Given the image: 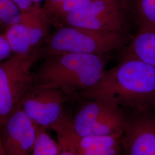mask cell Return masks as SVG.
<instances>
[{
	"label": "cell",
	"instance_id": "cell-1",
	"mask_svg": "<svg viewBox=\"0 0 155 155\" xmlns=\"http://www.w3.org/2000/svg\"><path fill=\"white\" fill-rule=\"evenodd\" d=\"M80 94L84 99H102L120 107L147 110L155 102V67L136 58H125L105 70L93 87Z\"/></svg>",
	"mask_w": 155,
	"mask_h": 155
},
{
	"label": "cell",
	"instance_id": "cell-2",
	"mask_svg": "<svg viewBox=\"0 0 155 155\" xmlns=\"http://www.w3.org/2000/svg\"><path fill=\"white\" fill-rule=\"evenodd\" d=\"M104 55L75 53L48 55L37 73L39 84L61 90L63 94L93 87L105 71Z\"/></svg>",
	"mask_w": 155,
	"mask_h": 155
},
{
	"label": "cell",
	"instance_id": "cell-3",
	"mask_svg": "<svg viewBox=\"0 0 155 155\" xmlns=\"http://www.w3.org/2000/svg\"><path fill=\"white\" fill-rule=\"evenodd\" d=\"M127 43L125 33L99 32L68 25L52 35L47 47L48 55L75 53L102 55L121 48Z\"/></svg>",
	"mask_w": 155,
	"mask_h": 155
},
{
	"label": "cell",
	"instance_id": "cell-4",
	"mask_svg": "<svg viewBox=\"0 0 155 155\" xmlns=\"http://www.w3.org/2000/svg\"><path fill=\"white\" fill-rule=\"evenodd\" d=\"M87 100L69 120L70 128L77 137L106 135L124 130L128 120L119 106L102 99Z\"/></svg>",
	"mask_w": 155,
	"mask_h": 155
},
{
	"label": "cell",
	"instance_id": "cell-5",
	"mask_svg": "<svg viewBox=\"0 0 155 155\" xmlns=\"http://www.w3.org/2000/svg\"><path fill=\"white\" fill-rule=\"evenodd\" d=\"M36 57L16 55L0 61V128L33 86L31 69Z\"/></svg>",
	"mask_w": 155,
	"mask_h": 155
},
{
	"label": "cell",
	"instance_id": "cell-6",
	"mask_svg": "<svg viewBox=\"0 0 155 155\" xmlns=\"http://www.w3.org/2000/svg\"><path fill=\"white\" fill-rule=\"evenodd\" d=\"M64 99L61 90L38 83L29 89L18 107L38 127L57 133L70 119L64 112Z\"/></svg>",
	"mask_w": 155,
	"mask_h": 155
},
{
	"label": "cell",
	"instance_id": "cell-7",
	"mask_svg": "<svg viewBox=\"0 0 155 155\" xmlns=\"http://www.w3.org/2000/svg\"><path fill=\"white\" fill-rule=\"evenodd\" d=\"M39 128L18 107L0 128L6 155H32Z\"/></svg>",
	"mask_w": 155,
	"mask_h": 155
},
{
	"label": "cell",
	"instance_id": "cell-8",
	"mask_svg": "<svg viewBox=\"0 0 155 155\" xmlns=\"http://www.w3.org/2000/svg\"><path fill=\"white\" fill-rule=\"evenodd\" d=\"M124 155H155V118L147 110L127 121L122 136Z\"/></svg>",
	"mask_w": 155,
	"mask_h": 155
},
{
	"label": "cell",
	"instance_id": "cell-9",
	"mask_svg": "<svg viewBox=\"0 0 155 155\" xmlns=\"http://www.w3.org/2000/svg\"><path fill=\"white\" fill-rule=\"evenodd\" d=\"M124 131L110 134L90 136L82 137H78L74 134L78 154L122 155Z\"/></svg>",
	"mask_w": 155,
	"mask_h": 155
},
{
	"label": "cell",
	"instance_id": "cell-10",
	"mask_svg": "<svg viewBox=\"0 0 155 155\" xmlns=\"http://www.w3.org/2000/svg\"><path fill=\"white\" fill-rule=\"evenodd\" d=\"M127 13H117L94 17H61L67 25L86 28L99 32H116L124 33Z\"/></svg>",
	"mask_w": 155,
	"mask_h": 155
},
{
	"label": "cell",
	"instance_id": "cell-11",
	"mask_svg": "<svg viewBox=\"0 0 155 155\" xmlns=\"http://www.w3.org/2000/svg\"><path fill=\"white\" fill-rule=\"evenodd\" d=\"M125 58H133L155 67V26L140 29L127 47Z\"/></svg>",
	"mask_w": 155,
	"mask_h": 155
},
{
	"label": "cell",
	"instance_id": "cell-12",
	"mask_svg": "<svg viewBox=\"0 0 155 155\" xmlns=\"http://www.w3.org/2000/svg\"><path fill=\"white\" fill-rule=\"evenodd\" d=\"M50 22V17L43 11L41 6L29 11L23 12L21 23L27 29L33 48L47 35Z\"/></svg>",
	"mask_w": 155,
	"mask_h": 155
},
{
	"label": "cell",
	"instance_id": "cell-13",
	"mask_svg": "<svg viewBox=\"0 0 155 155\" xmlns=\"http://www.w3.org/2000/svg\"><path fill=\"white\" fill-rule=\"evenodd\" d=\"M127 14L141 28L155 26V0H124Z\"/></svg>",
	"mask_w": 155,
	"mask_h": 155
},
{
	"label": "cell",
	"instance_id": "cell-14",
	"mask_svg": "<svg viewBox=\"0 0 155 155\" xmlns=\"http://www.w3.org/2000/svg\"><path fill=\"white\" fill-rule=\"evenodd\" d=\"M12 51L16 55H27L33 49L27 29L22 23L9 26L4 35Z\"/></svg>",
	"mask_w": 155,
	"mask_h": 155
},
{
	"label": "cell",
	"instance_id": "cell-15",
	"mask_svg": "<svg viewBox=\"0 0 155 155\" xmlns=\"http://www.w3.org/2000/svg\"><path fill=\"white\" fill-rule=\"evenodd\" d=\"M58 145L48 132V130L39 128V134L32 155H58Z\"/></svg>",
	"mask_w": 155,
	"mask_h": 155
},
{
	"label": "cell",
	"instance_id": "cell-16",
	"mask_svg": "<svg viewBox=\"0 0 155 155\" xmlns=\"http://www.w3.org/2000/svg\"><path fill=\"white\" fill-rule=\"evenodd\" d=\"M56 134L58 155H79L75 145V136L70 128L69 121L65 127Z\"/></svg>",
	"mask_w": 155,
	"mask_h": 155
},
{
	"label": "cell",
	"instance_id": "cell-17",
	"mask_svg": "<svg viewBox=\"0 0 155 155\" xmlns=\"http://www.w3.org/2000/svg\"><path fill=\"white\" fill-rule=\"evenodd\" d=\"M23 12L12 0H0V21L9 26L20 23Z\"/></svg>",
	"mask_w": 155,
	"mask_h": 155
},
{
	"label": "cell",
	"instance_id": "cell-18",
	"mask_svg": "<svg viewBox=\"0 0 155 155\" xmlns=\"http://www.w3.org/2000/svg\"><path fill=\"white\" fill-rule=\"evenodd\" d=\"M93 1L94 0H65L54 16L61 17L64 16L69 13L77 11Z\"/></svg>",
	"mask_w": 155,
	"mask_h": 155
},
{
	"label": "cell",
	"instance_id": "cell-19",
	"mask_svg": "<svg viewBox=\"0 0 155 155\" xmlns=\"http://www.w3.org/2000/svg\"><path fill=\"white\" fill-rule=\"evenodd\" d=\"M65 0H45L41 8L45 13L51 17L54 16Z\"/></svg>",
	"mask_w": 155,
	"mask_h": 155
},
{
	"label": "cell",
	"instance_id": "cell-20",
	"mask_svg": "<svg viewBox=\"0 0 155 155\" xmlns=\"http://www.w3.org/2000/svg\"><path fill=\"white\" fill-rule=\"evenodd\" d=\"M22 12L31 11L40 6V3L45 0H12Z\"/></svg>",
	"mask_w": 155,
	"mask_h": 155
},
{
	"label": "cell",
	"instance_id": "cell-21",
	"mask_svg": "<svg viewBox=\"0 0 155 155\" xmlns=\"http://www.w3.org/2000/svg\"><path fill=\"white\" fill-rule=\"evenodd\" d=\"M12 52L4 35L0 36V61H3Z\"/></svg>",
	"mask_w": 155,
	"mask_h": 155
},
{
	"label": "cell",
	"instance_id": "cell-22",
	"mask_svg": "<svg viewBox=\"0 0 155 155\" xmlns=\"http://www.w3.org/2000/svg\"><path fill=\"white\" fill-rule=\"evenodd\" d=\"M0 155H6L5 151L4 150L2 141H1V134H0Z\"/></svg>",
	"mask_w": 155,
	"mask_h": 155
},
{
	"label": "cell",
	"instance_id": "cell-23",
	"mask_svg": "<svg viewBox=\"0 0 155 155\" xmlns=\"http://www.w3.org/2000/svg\"></svg>",
	"mask_w": 155,
	"mask_h": 155
}]
</instances>
